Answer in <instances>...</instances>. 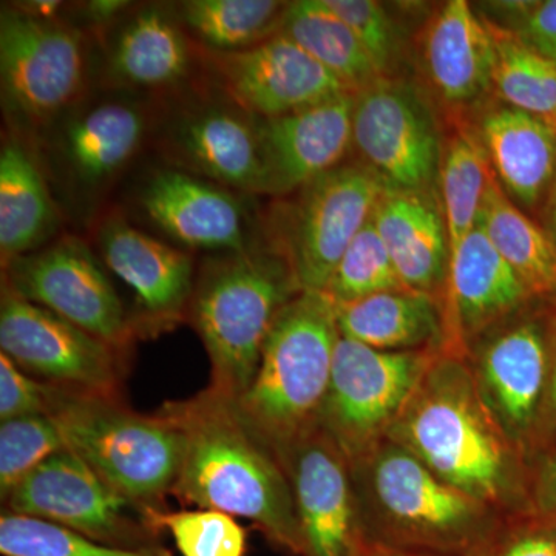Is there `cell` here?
I'll return each instance as SVG.
<instances>
[{
    "label": "cell",
    "instance_id": "1",
    "mask_svg": "<svg viewBox=\"0 0 556 556\" xmlns=\"http://www.w3.org/2000/svg\"><path fill=\"white\" fill-rule=\"evenodd\" d=\"M388 439L503 517H535L529 460L485 407L466 357H434Z\"/></svg>",
    "mask_w": 556,
    "mask_h": 556
},
{
    "label": "cell",
    "instance_id": "2",
    "mask_svg": "<svg viewBox=\"0 0 556 556\" xmlns=\"http://www.w3.org/2000/svg\"><path fill=\"white\" fill-rule=\"evenodd\" d=\"M185 438L172 496L182 504L248 519L280 554L302 556L287 470L241 417L236 399L207 387L160 408Z\"/></svg>",
    "mask_w": 556,
    "mask_h": 556
},
{
    "label": "cell",
    "instance_id": "3",
    "mask_svg": "<svg viewBox=\"0 0 556 556\" xmlns=\"http://www.w3.org/2000/svg\"><path fill=\"white\" fill-rule=\"evenodd\" d=\"M350 470L361 538L382 551L481 556L508 519L388 438Z\"/></svg>",
    "mask_w": 556,
    "mask_h": 556
},
{
    "label": "cell",
    "instance_id": "4",
    "mask_svg": "<svg viewBox=\"0 0 556 556\" xmlns=\"http://www.w3.org/2000/svg\"><path fill=\"white\" fill-rule=\"evenodd\" d=\"M302 292L285 255L251 247L201 266L189 318L211 361V388L239 401L257 372L281 308Z\"/></svg>",
    "mask_w": 556,
    "mask_h": 556
},
{
    "label": "cell",
    "instance_id": "5",
    "mask_svg": "<svg viewBox=\"0 0 556 556\" xmlns=\"http://www.w3.org/2000/svg\"><path fill=\"white\" fill-rule=\"evenodd\" d=\"M340 339L338 306L302 291L274 320L255 378L237 407L278 459L318 428Z\"/></svg>",
    "mask_w": 556,
    "mask_h": 556
},
{
    "label": "cell",
    "instance_id": "6",
    "mask_svg": "<svg viewBox=\"0 0 556 556\" xmlns=\"http://www.w3.org/2000/svg\"><path fill=\"white\" fill-rule=\"evenodd\" d=\"M47 415L65 445L113 490L142 508H166L177 484L185 438L161 409L141 415L123 399L79 393L47 383Z\"/></svg>",
    "mask_w": 556,
    "mask_h": 556
},
{
    "label": "cell",
    "instance_id": "7",
    "mask_svg": "<svg viewBox=\"0 0 556 556\" xmlns=\"http://www.w3.org/2000/svg\"><path fill=\"white\" fill-rule=\"evenodd\" d=\"M83 35L24 7L0 11V91L17 134L46 131L78 108L87 86Z\"/></svg>",
    "mask_w": 556,
    "mask_h": 556
},
{
    "label": "cell",
    "instance_id": "8",
    "mask_svg": "<svg viewBox=\"0 0 556 556\" xmlns=\"http://www.w3.org/2000/svg\"><path fill=\"white\" fill-rule=\"evenodd\" d=\"M439 353L380 351L340 336L318 428L348 463L388 438Z\"/></svg>",
    "mask_w": 556,
    "mask_h": 556
},
{
    "label": "cell",
    "instance_id": "9",
    "mask_svg": "<svg viewBox=\"0 0 556 556\" xmlns=\"http://www.w3.org/2000/svg\"><path fill=\"white\" fill-rule=\"evenodd\" d=\"M3 511L53 522L108 546L163 547L146 510L119 495L68 448L31 471L3 501Z\"/></svg>",
    "mask_w": 556,
    "mask_h": 556
},
{
    "label": "cell",
    "instance_id": "10",
    "mask_svg": "<svg viewBox=\"0 0 556 556\" xmlns=\"http://www.w3.org/2000/svg\"><path fill=\"white\" fill-rule=\"evenodd\" d=\"M2 270V288L110 345L126 351L137 334L100 260L76 237L10 260Z\"/></svg>",
    "mask_w": 556,
    "mask_h": 556
},
{
    "label": "cell",
    "instance_id": "11",
    "mask_svg": "<svg viewBox=\"0 0 556 556\" xmlns=\"http://www.w3.org/2000/svg\"><path fill=\"white\" fill-rule=\"evenodd\" d=\"M0 348L27 375L79 393L121 399L126 351L2 288Z\"/></svg>",
    "mask_w": 556,
    "mask_h": 556
},
{
    "label": "cell",
    "instance_id": "12",
    "mask_svg": "<svg viewBox=\"0 0 556 556\" xmlns=\"http://www.w3.org/2000/svg\"><path fill=\"white\" fill-rule=\"evenodd\" d=\"M386 189L365 164H340L300 189L288 241L277 251L288 260L302 291L325 292Z\"/></svg>",
    "mask_w": 556,
    "mask_h": 556
},
{
    "label": "cell",
    "instance_id": "13",
    "mask_svg": "<svg viewBox=\"0 0 556 556\" xmlns=\"http://www.w3.org/2000/svg\"><path fill=\"white\" fill-rule=\"evenodd\" d=\"M353 146L387 188L431 192L439 178L437 119L408 84L382 78L354 93Z\"/></svg>",
    "mask_w": 556,
    "mask_h": 556
},
{
    "label": "cell",
    "instance_id": "14",
    "mask_svg": "<svg viewBox=\"0 0 556 556\" xmlns=\"http://www.w3.org/2000/svg\"><path fill=\"white\" fill-rule=\"evenodd\" d=\"M519 314L479 340L466 358L485 407L530 463L551 365L552 317Z\"/></svg>",
    "mask_w": 556,
    "mask_h": 556
},
{
    "label": "cell",
    "instance_id": "15",
    "mask_svg": "<svg viewBox=\"0 0 556 556\" xmlns=\"http://www.w3.org/2000/svg\"><path fill=\"white\" fill-rule=\"evenodd\" d=\"M211 65L228 100L257 119L278 118L353 93L281 33L249 50L211 53Z\"/></svg>",
    "mask_w": 556,
    "mask_h": 556
},
{
    "label": "cell",
    "instance_id": "16",
    "mask_svg": "<svg viewBox=\"0 0 556 556\" xmlns=\"http://www.w3.org/2000/svg\"><path fill=\"white\" fill-rule=\"evenodd\" d=\"M149 131L137 102L108 100L73 109L50 129L49 161L62 185L80 197L93 195L126 169Z\"/></svg>",
    "mask_w": 556,
    "mask_h": 556
},
{
    "label": "cell",
    "instance_id": "17",
    "mask_svg": "<svg viewBox=\"0 0 556 556\" xmlns=\"http://www.w3.org/2000/svg\"><path fill=\"white\" fill-rule=\"evenodd\" d=\"M533 299L478 225L450 257L441 353L467 357L479 340L522 313Z\"/></svg>",
    "mask_w": 556,
    "mask_h": 556
},
{
    "label": "cell",
    "instance_id": "18",
    "mask_svg": "<svg viewBox=\"0 0 556 556\" xmlns=\"http://www.w3.org/2000/svg\"><path fill=\"white\" fill-rule=\"evenodd\" d=\"M281 466L294 493L302 556H354L361 532L350 463L338 445L317 428Z\"/></svg>",
    "mask_w": 556,
    "mask_h": 556
},
{
    "label": "cell",
    "instance_id": "19",
    "mask_svg": "<svg viewBox=\"0 0 556 556\" xmlns=\"http://www.w3.org/2000/svg\"><path fill=\"white\" fill-rule=\"evenodd\" d=\"M98 248L108 268L137 299V334H153L189 317L195 288V269L189 254L142 232L121 215L102 219Z\"/></svg>",
    "mask_w": 556,
    "mask_h": 556
},
{
    "label": "cell",
    "instance_id": "20",
    "mask_svg": "<svg viewBox=\"0 0 556 556\" xmlns=\"http://www.w3.org/2000/svg\"><path fill=\"white\" fill-rule=\"evenodd\" d=\"M354 93L273 119H257L258 193L288 195L342 164L353 148Z\"/></svg>",
    "mask_w": 556,
    "mask_h": 556
},
{
    "label": "cell",
    "instance_id": "21",
    "mask_svg": "<svg viewBox=\"0 0 556 556\" xmlns=\"http://www.w3.org/2000/svg\"><path fill=\"white\" fill-rule=\"evenodd\" d=\"M153 226L190 249L239 252L249 243L243 201L230 189L181 169L153 172L138 193Z\"/></svg>",
    "mask_w": 556,
    "mask_h": 556
},
{
    "label": "cell",
    "instance_id": "22",
    "mask_svg": "<svg viewBox=\"0 0 556 556\" xmlns=\"http://www.w3.org/2000/svg\"><path fill=\"white\" fill-rule=\"evenodd\" d=\"M164 146L181 170L223 188L258 193L257 118L232 102H204L182 110L167 126Z\"/></svg>",
    "mask_w": 556,
    "mask_h": 556
},
{
    "label": "cell",
    "instance_id": "23",
    "mask_svg": "<svg viewBox=\"0 0 556 556\" xmlns=\"http://www.w3.org/2000/svg\"><path fill=\"white\" fill-rule=\"evenodd\" d=\"M402 287L444 299L450 241L444 212L431 192L383 190L372 212Z\"/></svg>",
    "mask_w": 556,
    "mask_h": 556
},
{
    "label": "cell",
    "instance_id": "24",
    "mask_svg": "<svg viewBox=\"0 0 556 556\" xmlns=\"http://www.w3.org/2000/svg\"><path fill=\"white\" fill-rule=\"evenodd\" d=\"M424 58L442 100L466 105L493 89L495 38L466 0H450L428 27Z\"/></svg>",
    "mask_w": 556,
    "mask_h": 556
},
{
    "label": "cell",
    "instance_id": "25",
    "mask_svg": "<svg viewBox=\"0 0 556 556\" xmlns=\"http://www.w3.org/2000/svg\"><path fill=\"white\" fill-rule=\"evenodd\" d=\"M479 141L493 177L510 200L535 207L551 195L556 179V126L508 105L489 110Z\"/></svg>",
    "mask_w": 556,
    "mask_h": 556
},
{
    "label": "cell",
    "instance_id": "26",
    "mask_svg": "<svg viewBox=\"0 0 556 556\" xmlns=\"http://www.w3.org/2000/svg\"><path fill=\"white\" fill-rule=\"evenodd\" d=\"M42 160L22 135L3 138L0 150V254L10 260L47 247L60 228Z\"/></svg>",
    "mask_w": 556,
    "mask_h": 556
},
{
    "label": "cell",
    "instance_id": "27",
    "mask_svg": "<svg viewBox=\"0 0 556 556\" xmlns=\"http://www.w3.org/2000/svg\"><path fill=\"white\" fill-rule=\"evenodd\" d=\"M192 62L188 31L174 7L152 3L119 24L109 47V72L131 89H169L188 76Z\"/></svg>",
    "mask_w": 556,
    "mask_h": 556
},
{
    "label": "cell",
    "instance_id": "28",
    "mask_svg": "<svg viewBox=\"0 0 556 556\" xmlns=\"http://www.w3.org/2000/svg\"><path fill=\"white\" fill-rule=\"evenodd\" d=\"M342 338L380 351H442V300L409 289L379 292L338 306Z\"/></svg>",
    "mask_w": 556,
    "mask_h": 556
},
{
    "label": "cell",
    "instance_id": "29",
    "mask_svg": "<svg viewBox=\"0 0 556 556\" xmlns=\"http://www.w3.org/2000/svg\"><path fill=\"white\" fill-rule=\"evenodd\" d=\"M280 33L324 65L353 93L383 78L361 40L325 0L289 2Z\"/></svg>",
    "mask_w": 556,
    "mask_h": 556
},
{
    "label": "cell",
    "instance_id": "30",
    "mask_svg": "<svg viewBox=\"0 0 556 556\" xmlns=\"http://www.w3.org/2000/svg\"><path fill=\"white\" fill-rule=\"evenodd\" d=\"M479 225L533 298L556 294L554 240L510 200L495 177L486 188Z\"/></svg>",
    "mask_w": 556,
    "mask_h": 556
},
{
    "label": "cell",
    "instance_id": "31",
    "mask_svg": "<svg viewBox=\"0 0 556 556\" xmlns=\"http://www.w3.org/2000/svg\"><path fill=\"white\" fill-rule=\"evenodd\" d=\"M289 2L277 0H186L174 7L190 38L211 53H236L280 33Z\"/></svg>",
    "mask_w": 556,
    "mask_h": 556
},
{
    "label": "cell",
    "instance_id": "32",
    "mask_svg": "<svg viewBox=\"0 0 556 556\" xmlns=\"http://www.w3.org/2000/svg\"><path fill=\"white\" fill-rule=\"evenodd\" d=\"M492 178V167L481 141L467 130L455 135L442 155L439 170L450 257L479 225Z\"/></svg>",
    "mask_w": 556,
    "mask_h": 556
},
{
    "label": "cell",
    "instance_id": "33",
    "mask_svg": "<svg viewBox=\"0 0 556 556\" xmlns=\"http://www.w3.org/2000/svg\"><path fill=\"white\" fill-rule=\"evenodd\" d=\"M490 27L495 38L493 90L497 97L508 108L522 110L556 126L555 62L530 49L506 28L495 24Z\"/></svg>",
    "mask_w": 556,
    "mask_h": 556
},
{
    "label": "cell",
    "instance_id": "34",
    "mask_svg": "<svg viewBox=\"0 0 556 556\" xmlns=\"http://www.w3.org/2000/svg\"><path fill=\"white\" fill-rule=\"evenodd\" d=\"M146 519L156 533L167 532L181 556H247L248 532L223 511L190 508H146Z\"/></svg>",
    "mask_w": 556,
    "mask_h": 556
},
{
    "label": "cell",
    "instance_id": "35",
    "mask_svg": "<svg viewBox=\"0 0 556 556\" xmlns=\"http://www.w3.org/2000/svg\"><path fill=\"white\" fill-rule=\"evenodd\" d=\"M2 556H174L166 547L131 551L98 543L42 519L2 511L0 517Z\"/></svg>",
    "mask_w": 556,
    "mask_h": 556
},
{
    "label": "cell",
    "instance_id": "36",
    "mask_svg": "<svg viewBox=\"0 0 556 556\" xmlns=\"http://www.w3.org/2000/svg\"><path fill=\"white\" fill-rule=\"evenodd\" d=\"M396 289L405 288L371 217L340 258L325 294L336 306H343Z\"/></svg>",
    "mask_w": 556,
    "mask_h": 556
},
{
    "label": "cell",
    "instance_id": "37",
    "mask_svg": "<svg viewBox=\"0 0 556 556\" xmlns=\"http://www.w3.org/2000/svg\"><path fill=\"white\" fill-rule=\"evenodd\" d=\"M67 448L49 415L17 417L0 424V500L49 457Z\"/></svg>",
    "mask_w": 556,
    "mask_h": 556
},
{
    "label": "cell",
    "instance_id": "38",
    "mask_svg": "<svg viewBox=\"0 0 556 556\" xmlns=\"http://www.w3.org/2000/svg\"><path fill=\"white\" fill-rule=\"evenodd\" d=\"M340 20L345 21L361 40L380 75H386L399 53L396 22L382 3L376 0H325Z\"/></svg>",
    "mask_w": 556,
    "mask_h": 556
},
{
    "label": "cell",
    "instance_id": "39",
    "mask_svg": "<svg viewBox=\"0 0 556 556\" xmlns=\"http://www.w3.org/2000/svg\"><path fill=\"white\" fill-rule=\"evenodd\" d=\"M47 383L31 379L7 354L0 353V420L47 415Z\"/></svg>",
    "mask_w": 556,
    "mask_h": 556
},
{
    "label": "cell",
    "instance_id": "40",
    "mask_svg": "<svg viewBox=\"0 0 556 556\" xmlns=\"http://www.w3.org/2000/svg\"><path fill=\"white\" fill-rule=\"evenodd\" d=\"M481 556H556V526L536 517L508 518Z\"/></svg>",
    "mask_w": 556,
    "mask_h": 556
},
{
    "label": "cell",
    "instance_id": "41",
    "mask_svg": "<svg viewBox=\"0 0 556 556\" xmlns=\"http://www.w3.org/2000/svg\"><path fill=\"white\" fill-rule=\"evenodd\" d=\"M506 30L556 64V0L530 2L514 27Z\"/></svg>",
    "mask_w": 556,
    "mask_h": 556
},
{
    "label": "cell",
    "instance_id": "42",
    "mask_svg": "<svg viewBox=\"0 0 556 556\" xmlns=\"http://www.w3.org/2000/svg\"><path fill=\"white\" fill-rule=\"evenodd\" d=\"M533 515L556 526V444L530 463Z\"/></svg>",
    "mask_w": 556,
    "mask_h": 556
},
{
    "label": "cell",
    "instance_id": "43",
    "mask_svg": "<svg viewBox=\"0 0 556 556\" xmlns=\"http://www.w3.org/2000/svg\"><path fill=\"white\" fill-rule=\"evenodd\" d=\"M556 444V313L552 316L551 331V365L546 393H544L543 405H541L540 419H538L535 441H533L532 456L530 463L538 455L554 447ZM529 463V467H530Z\"/></svg>",
    "mask_w": 556,
    "mask_h": 556
},
{
    "label": "cell",
    "instance_id": "44",
    "mask_svg": "<svg viewBox=\"0 0 556 556\" xmlns=\"http://www.w3.org/2000/svg\"><path fill=\"white\" fill-rule=\"evenodd\" d=\"M129 7V2H109V0H100V2H90L87 10V20L91 22H100L105 24L109 21L118 20L121 11H124Z\"/></svg>",
    "mask_w": 556,
    "mask_h": 556
},
{
    "label": "cell",
    "instance_id": "45",
    "mask_svg": "<svg viewBox=\"0 0 556 556\" xmlns=\"http://www.w3.org/2000/svg\"><path fill=\"white\" fill-rule=\"evenodd\" d=\"M547 233L556 244V179L547 200Z\"/></svg>",
    "mask_w": 556,
    "mask_h": 556
},
{
    "label": "cell",
    "instance_id": "46",
    "mask_svg": "<svg viewBox=\"0 0 556 556\" xmlns=\"http://www.w3.org/2000/svg\"><path fill=\"white\" fill-rule=\"evenodd\" d=\"M354 556H386L383 554L382 548L372 546V544L365 543L364 540L358 541L356 552H354Z\"/></svg>",
    "mask_w": 556,
    "mask_h": 556
},
{
    "label": "cell",
    "instance_id": "47",
    "mask_svg": "<svg viewBox=\"0 0 556 556\" xmlns=\"http://www.w3.org/2000/svg\"><path fill=\"white\" fill-rule=\"evenodd\" d=\"M386 556H442V555H431V554H413V552H388L383 551Z\"/></svg>",
    "mask_w": 556,
    "mask_h": 556
}]
</instances>
